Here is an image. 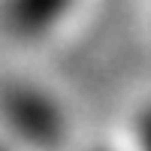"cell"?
<instances>
[{
  "label": "cell",
  "instance_id": "1",
  "mask_svg": "<svg viewBox=\"0 0 151 151\" xmlns=\"http://www.w3.org/2000/svg\"><path fill=\"white\" fill-rule=\"evenodd\" d=\"M64 6H67V0H9L6 24L18 33H36L48 27Z\"/></svg>",
  "mask_w": 151,
  "mask_h": 151
}]
</instances>
